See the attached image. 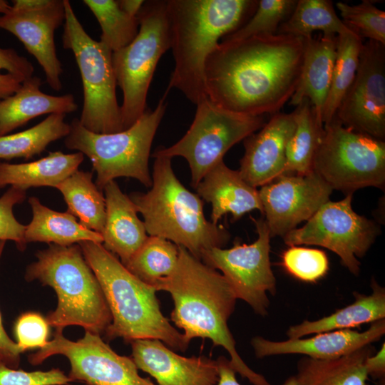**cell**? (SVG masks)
I'll return each mask as SVG.
<instances>
[{"mask_svg":"<svg viewBox=\"0 0 385 385\" xmlns=\"http://www.w3.org/2000/svg\"><path fill=\"white\" fill-rule=\"evenodd\" d=\"M78 245L101 284L111 314V323L104 332L106 340L120 337L130 343L153 339L173 351L188 349L189 343L183 334L163 314L153 287L130 272L102 244L83 241Z\"/></svg>","mask_w":385,"mask_h":385,"instance_id":"277c9868","label":"cell"},{"mask_svg":"<svg viewBox=\"0 0 385 385\" xmlns=\"http://www.w3.org/2000/svg\"><path fill=\"white\" fill-rule=\"evenodd\" d=\"M296 0H260L250 18L220 42L230 43L252 37L277 34L279 25L291 14Z\"/></svg>","mask_w":385,"mask_h":385,"instance_id":"d590c367","label":"cell"},{"mask_svg":"<svg viewBox=\"0 0 385 385\" xmlns=\"http://www.w3.org/2000/svg\"><path fill=\"white\" fill-rule=\"evenodd\" d=\"M342 22L351 31L367 41L385 45V12L371 1L363 0L356 5L337 2Z\"/></svg>","mask_w":385,"mask_h":385,"instance_id":"8d00e7d4","label":"cell"},{"mask_svg":"<svg viewBox=\"0 0 385 385\" xmlns=\"http://www.w3.org/2000/svg\"><path fill=\"white\" fill-rule=\"evenodd\" d=\"M253 220L257 240L251 244L235 242L229 249L214 247L203 252L200 260L219 270L230 285L237 299L247 303L255 314H268L270 299L274 296L276 279L270 259V235L265 219Z\"/></svg>","mask_w":385,"mask_h":385,"instance_id":"4fadbf2b","label":"cell"},{"mask_svg":"<svg viewBox=\"0 0 385 385\" xmlns=\"http://www.w3.org/2000/svg\"><path fill=\"white\" fill-rule=\"evenodd\" d=\"M342 125L385 139V45L363 43L356 76L335 113Z\"/></svg>","mask_w":385,"mask_h":385,"instance_id":"9a60e30c","label":"cell"},{"mask_svg":"<svg viewBox=\"0 0 385 385\" xmlns=\"http://www.w3.org/2000/svg\"><path fill=\"white\" fill-rule=\"evenodd\" d=\"M92 173L76 170L56 187L66 202L68 212L86 228L102 234L106 220L105 197L92 180Z\"/></svg>","mask_w":385,"mask_h":385,"instance_id":"f1b7e54d","label":"cell"},{"mask_svg":"<svg viewBox=\"0 0 385 385\" xmlns=\"http://www.w3.org/2000/svg\"><path fill=\"white\" fill-rule=\"evenodd\" d=\"M304 46L303 38L277 34L220 42L205 63L207 96L239 113H278L297 86Z\"/></svg>","mask_w":385,"mask_h":385,"instance_id":"6da1fadb","label":"cell"},{"mask_svg":"<svg viewBox=\"0 0 385 385\" xmlns=\"http://www.w3.org/2000/svg\"><path fill=\"white\" fill-rule=\"evenodd\" d=\"M130 344L137 368L158 385H216L218 381L217 360L180 356L158 339H137Z\"/></svg>","mask_w":385,"mask_h":385,"instance_id":"ac0fdd59","label":"cell"},{"mask_svg":"<svg viewBox=\"0 0 385 385\" xmlns=\"http://www.w3.org/2000/svg\"><path fill=\"white\" fill-rule=\"evenodd\" d=\"M295 128L292 113H276L267 123L244 140L240 175L251 186L262 187L282 175L288 140Z\"/></svg>","mask_w":385,"mask_h":385,"instance_id":"d6986e66","label":"cell"},{"mask_svg":"<svg viewBox=\"0 0 385 385\" xmlns=\"http://www.w3.org/2000/svg\"><path fill=\"white\" fill-rule=\"evenodd\" d=\"M65 116L52 113L30 128L0 136V160L30 159L45 150L51 143L66 138L70 123L65 121Z\"/></svg>","mask_w":385,"mask_h":385,"instance_id":"4dcf8cb0","label":"cell"},{"mask_svg":"<svg viewBox=\"0 0 385 385\" xmlns=\"http://www.w3.org/2000/svg\"><path fill=\"white\" fill-rule=\"evenodd\" d=\"M61 354L71 366V381L86 385H155L149 378L141 377L130 357L120 356L106 343L99 334L85 331L84 336L71 341L56 329L52 340L29 356L32 365H39L48 357Z\"/></svg>","mask_w":385,"mask_h":385,"instance_id":"5bb4252c","label":"cell"},{"mask_svg":"<svg viewBox=\"0 0 385 385\" xmlns=\"http://www.w3.org/2000/svg\"><path fill=\"white\" fill-rule=\"evenodd\" d=\"M24 81L11 73L0 74V101L15 93Z\"/></svg>","mask_w":385,"mask_h":385,"instance_id":"bcb514c9","label":"cell"},{"mask_svg":"<svg viewBox=\"0 0 385 385\" xmlns=\"http://www.w3.org/2000/svg\"><path fill=\"white\" fill-rule=\"evenodd\" d=\"M63 46L73 52L83 85V103L78 120L96 133L122 131L124 128L116 97L113 52L88 34L68 0H63Z\"/></svg>","mask_w":385,"mask_h":385,"instance_id":"ba28073f","label":"cell"},{"mask_svg":"<svg viewBox=\"0 0 385 385\" xmlns=\"http://www.w3.org/2000/svg\"><path fill=\"white\" fill-rule=\"evenodd\" d=\"M3 70L24 81L33 76L34 67L26 58L19 55L16 50L0 47V74Z\"/></svg>","mask_w":385,"mask_h":385,"instance_id":"b9f144b4","label":"cell"},{"mask_svg":"<svg viewBox=\"0 0 385 385\" xmlns=\"http://www.w3.org/2000/svg\"><path fill=\"white\" fill-rule=\"evenodd\" d=\"M26 197V190L16 187H9L0 197V241H12L20 251L26 250L27 245L24 238L26 225L16 220L14 207Z\"/></svg>","mask_w":385,"mask_h":385,"instance_id":"f35d334b","label":"cell"},{"mask_svg":"<svg viewBox=\"0 0 385 385\" xmlns=\"http://www.w3.org/2000/svg\"><path fill=\"white\" fill-rule=\"evenodd\" d=\"M14 334L16 343L24 352L30 349H41L48 342L49 324L40 314L25 312L16 320Z\"/></svg>","mask_w":385,"mask_h":385,"instance_id":"ab89813d","label":"cell"},{"mask_svg":"<svg viewBox=\"0 0 385 385\" xmlns=\"http://www.w3.org/2000/svg\"><path fill=\"white\" fill-rule=\"evenodd\" d=\"M137 18L138 33L125 47L112 53V63L123 93L120 106L124 130L147 109L148 89L162 56L171 39L166 0L145 1Z\"/></svg>","mask_w":385,"mask_h":385,"instance_id":"9c48e42d","label":"cell"},{"mask_svg":"<svg viewBox=\"0 0 385 385\" xmlns=\"http://www.w3.org/2000/svg\"><path fill=\"white\" fill-rule=\"evenodd\" d=\"M379 382L378 383L377 385H385V379H382V380H380L379 381Z\"/></svg>","mask_w":385,"mask_h":385,"instance_id":"681fc988","label":"cell"},{"mask_svg":"<svg viewBox=\"0 0 385 385\" xmlns=\"http://www.w3.org/2000/svg\"><path fill=\"white\" fill-rule=\"evenodd\" d=\"M174 58L166 93L175 88L192 103L207 96L205 63L221 39L255 12L254 0H166Z\"/></svg>","mask_w":385,"mask_h":385,"instance_id":"3957f363","label":"cell"},{"mask_svg":"<svg viewBox=\"0 0 385 385\" xmlns=\"http://www.w3.org/2000/svg\"><path fill=\"white\" fill-rule=\"evenodd\" d=\"M35 255L36 261L27 266L25 279L38 280L55 290L58 304L46 318L49 326L63 329L76 325L93 334L104 333L111 323V314L79 245H49Z\"/></svg>","mask_w":385,"mask_h":385,"instance_id":"8992f818","label":"cell"},{"mask_svg":"<svg viewBox=\"0 0 385 385\" xmlns=\"http://www.w3.org/2000/svg\"><path fill=\"white\" fill-rule=\"evenodd\" d=\"M351 31L337 14L330 0H298L290 16L282 22L277 34L303 38L313 36L314 31L336 35Z\"/></svg>","mask_w":385,"mask_h":385,"instance_id":"1f68e13d","label":"cell"},{"mask_svg":"<svg viewBox=\"0 0 385 385\" xmlns=\"http://www.w3.org/2000/svg\"><path fill=\"white\" fill-rule=\"evenodd\" d=\"M96 18L101 29L100 41L112 52L130 44L138 33L137 17L125 13L115 0H83Z\"/></svg>","mask_w":385,"mask_h":385,"instance_id":"e575fe53","label":"cell"},{"mask_svg":"<svg viewBox=\"0 0 385 385\" xmlns=\"http://www.w3.org/2000/svg\"><path fill=\"white\" fill-rule=\"evenodd\" d=\"M178 260L173 274L157 291L170 293L174 303L170 319L184 332L187 342L196 337L209 339L230 354L236 373L254 385H270L251 369L235 348V340L227 321L235 310L237 298L224 276L178 246Z\"/></svg>","mask_w":385,"mask_h":385,"instance_id":"7a4b0ae2","label":"cell"},{"mask_svg":"<svg viewBox=\"0 0 385 385\" xmlns=\"http://www.w3.org/2000/svg\"><path fill=\"white\" fill-rule=\"evenodd\" d=\"M369 294L354 292V301L329 316L317 320H304L290 326L286 334L289 339L340 329H352L364 324H372L385 318V289L371 279Z\"/></svg>","mask_w":385,"mask_h":385,"instance_id":"d4e9b609","label":"cell"},{"mask_svg":"<svg viewBox=\"0 0 385 385\" xmlns=\"http://www.w3.org/2000/svg\"><path fill=\"white\" fill-rule=\"evenodd\" d=\"M70 382L68 375L59 369L26 371L0 361V385H68Z\"/></svg>","mask_w":385,"mask_h":385,"instance_id":"60d3db41","label":"cell"},{"mask_svg":"<svg viewBox=\"0 0 385 385\" xmlns=\"http://www.w3.org/2000/svg\"><path fill=\"white\" fill-rule=\"evenodd\" d=\"M165 93L153 110L147 108L130 128L114 133H96L87 130L74 118L65 146L86 155L96 172V185L103 190L117 178L136 179L151 187L148 168L151 145L165 113Z\"/></svg>","mask_w":385,"mask_h":385,"instance_id":"52a82bcc","label":"cell"},{"mask_svg":"<svg viewBox=\"0 0 385 385\" xmlns=\"http://www.w3.org/2000/svg\"><path fill=\"white\" fill-rule=\"evenodd\" d=\"M219 379L216 385H241L236 379V372L230 359L225 356L217 358ZM282 385H300L295 375L288 377Z\"/></svg>","mask_w":385,"mask_h":385,"instance_id":"ee69618b","label":"cell"},{"mask_svg":"<svg viewBox=\"0 0 385 385\" xmlns=\"http://www.w3.org/2000/svg\"><path fill=\"white\" fill-rule=\"evenodd\" d=\"M195 189L200 197L211 203V222L215 225L228 213L233 221L255 210L263 215L259 190L245 182L238 170L228 168L223 160L205 174Z\"/></svg>","mask_w":385,"mask_h":385,"instance_id":"44dd1931","label":"cell"},{"mask_svg":"<svg viewBox=\"0 0 385 385\" xmlns=\"http://www.w3.org/2000/svg\"><path fill=\"white\" fill-rule=\"evenodd\" d=\"M11 5L7 1L0 0V14H4L9 11Z\"/></svg>","mask_w":385,"mask_h":385,"instance_id":"c3c4849f","label":"cell"},{"mask_svg":"<svg viewBox=\"0 0 385 385\" xmlns=\"http://www.w3.org/2000/svg\"><path fill=\"white\" fill-rule=\"evenodd\" d=\"M106 220L101 234L103 246L125 265L148 238L145 225L136 207L115 180L103 188Z\"/></svg>","mask_w":385,"mask_h":385,"instance_id":"603a6c76","label":"cell"},{"mask_svg":"<svg viewBox=\"0 0 385 385\" xmlns=\"http://www.w3.org/2000/svg\"><path fill=\"white\" fill-rule=\"evenodd\" d=\"M178 255V245L164 238L150 236L124 266L139 279L156 289L173 274Z\"/></svg>","mask_w":385,"mask_h":385,"instance_id":"836d02e7","label":"cell"},{"mask_svg":"<svg viewBox=\"0 0 385 385\" xmlns=\"http://www.w3.org/2000/svg\"><path fill=\"white\" fill-rule=\"evenodd\" d=\"M332 188L316 173L282 175L259 190L263 215L271 237H283L307 221L332 193Z\"/></svg>","mask_w":385,"mask_h":385,"instance_id":"2e32d148","label":"cell"},{"mask_svg":"<svg viewBox=\"0 0 385 385\" xmlns=\"http://www.w3.org/2000/svg\"><path fill=\"white\" fill-rule=\"evenodd\" d=\"M362 38L353 31L337 36V56L329 91L324 106L322 123L329 124L352 84L359 65Z\"/></svg>","mask_w":385,"mask_h":385,"instance_id":"d6a6232c","label":"cell"},{"mask_svg":"<svg viewBox=\"0 0 385 385\" xmlns=\"http://www.w3.org/2000/svg\"><path fill=\"white\" fill-rule=\"evenodd\" d=\"M353 195L339 201L329 200L302 227L283 237L289 246L307 245L327 248L337 254L352 274L360 273L361 258L381 230L376 222L357 214L352 208Z\"/></svg>","mask_w":385,"mask_h":385,"instance_id":"7c38bea8","label":"cell"},{"mask_svg":"<svg viewBox=\"0 0 385 385\" xmlns=\"http://www.w3.org/2000/svg\"><path fill=\"white\" fill-rule=\"evenodd\" d=\"M292 113L295 128L288 140L282 175H307L312 171L314 157L324 125L316 118L310 101L304 99Z\"/></svg>","mask_w":385,"mask_h":385,"instance_id":"f546056e","label":"cell"},{"mask_svg":"<svg viewBox=\"0 0 385 385\" xmlns=\"http://www.w3.org/2000/svg\"><path fill=\"white\" fill-rule=\"evenodd\" d=\"M5 244L6 241H0V260ZM23 352L17 343L14 342L6 332L0 312V361L11 368L18 369L21 354Z\"/></svg>","mask_w":385,"mask_h":385,"instance_id":"7bdbcfd3","label":"cell"},{"mask_svg":"<svg viewBox=\"0 0 385 385\" xmlns=\"http://www.w3.org/2000/svg\"><path fill=\"white\" fill-rule=\"evenodd\" d=\"M385 334V319L371 324L364 332L340 329L315 334L302 339L271 341L262 337L251 340L257 358L283 355L303 354L317 360H332L348 355L378 342Z\"/></svg>","mask_w":385,"mask_h":385,"instance_id":"ffe728a7","label":"cell"},{"mask_svg":"<svg viewBox=\"0 0 385 385\" xmlns=\"http://www.w3.org/2000/svg\"><path fill=\"white\" fill-rule=\"evenodd\" d=\"M41 79H25L13 95L0 101V136L9 134L29 120L44 114H67L76 111L78 105L73 94L53 96L40 89Z\"/></svg>","mask_w":385,"mask_h":385,"instance_id":"cb8c5ba5","label":"cell"},{"mask_svg":"<svg viewBox=\"0 0 385 385\" xmlns=\"http://www.w3.org/2000/svg\"><path fill=\"white\" fill-rule=\"evenodd\" d=\"M120 8L128 15L137 17L145 1L143 0H119L118 1Z\"/></svg>","mask_w":385,"mask_h":385,"instance_id":"7dc6e473","label":"cell"},{"mask_svg":"<svg viewBox=\"0 0 385 385\" xmlns=\"http://www.w3.org/2000/svg\"><path fill=\"white\" fill-rule=\"evenodd\" d=\"M65 20L63 0H48L33 10H14L0 15V29L14 35L34 56L55 91L62 88V63L57 56L55 31Z\"/></svg>","mask_w":385,"mask_h":385,"instance_id":"e0dca14e","label":"cell"},{"mask_svg":"<svg viewBox=\"0 0 385 385\" xmlns=\"http://www.w3.org/2000/svg\"><path fill=\"white\" fill-rule=\"evenodd\" d=\"M155 158L150 190L129 195L143 217L147 234L182 246L199 260L208 250L222 248L229 232L205 218L201 198L177 178L171 158Z\"/></svg>","mask_w":385,"mask_h":385,"instance_id":"5b68a950","label":"cell"},{"mask_svg":"<svg viewBox=\"0 0 385 385\" xmlns=\"http://www.w3.org/2000/svg\"><path fill=\"white\" fill-rule=\"evenodd\" d=\"M304 40L300 77L289 103L297 106L304 99H308L317 120L323 125V109L331 86L337 56V36L322 34L319 36H312Z\"/></svg>","mask_w":385,"mask_h":385,"instance_id":"7402d4cb","label":"cell"},{"mask_svg":"<svg viewBox=\"0 0 385 385\" xmlns=\"http://www.w3.org/2000/svg\"><path fill=\"white\" fill-rule=\"evenodd\" d=\"M194 119L183 137L170 147L158 148L152 156H180L188 163L191 186L196 188L205 174L223 160L235 144L259 130L264 115H251L225 109L208 96L196 104Z\"/></svg>","mask_w":385,"mask_h":385,"instance_id":"8fae6325","label":"cell"},{"mask_svg":"<svg viewBox=\"0 0 385 385\" xmlns=\"http://www.w3.org/2000/svg\"><path fill=\"white\" fill-rule=\"evenodd\" d=\"M373 352L368 345L335 359L304 358L297 364L295 376L300 385H366L364 362Z\"/></svg>","mask_w":385,"mask_h":385,"instance_id":"83f0119b","label":"cell"},{"mask_svg":"<svg viewBox=\"0 0 385 385\" xmlns=\"http://www.w3.org/2000/svg\"><path fill=\"white\" fill-rule=\"evenodd\" d=\"M32 219L26 225L24 238L29 242L70 246L83 241L103 243L101 234L91 230L68 212H59L43 205L36 197L29 198Z\"/></svg>","mask_w":385,"mask_h":385,"instance_id":"4316f807","label":"cell"},{"mask_svg":"<svg viewBox=\"0 0 385 385\" xmlns=\"http://www.w3.org/2000/svg\"><path fill=\"white\" fill-rule=\"evenodd\" d=\"M282 265L296 279L316 282L327 273L329 260L321 250L293 245L282 253Z\"/></svg>","mask_w":385,"mask_h":385,"instance_id":"74e56055","label":"cell"},{"mask_svg":"<svg viewBox=\"0 0 385 385\" xmlns=\"http://www.w3.org/2000/svg\"><path fill=\"white\" fill-rule=\"evenodd\" d=\"M83 160L80 152L65 154L57 150L29 163L0 162V188L10 186L27 190L30 188H56L78 170Z\"/></svg>","mask_w":385,"mask_h":385,"instance_id":"484cf974","label":"cell"},{"mask_svg":"<svg viewBox=\"0 0 385 385\" xmlns=\"http://www.w3.org/2000/svg\"><path fill=\"white\" fill-rule=\"evenodd\" d=\"M368 377L374 380L385 379V343L383 342L380 349L375 354L369 356L364 362Z\"/></svg>","mask_w":385,"mask_h":385,"instance_id":"f6af8a7d","label":"cell"},{"mask_svg":"<svg viewBox=\"0 0 385 385\" xmlns=\"http://www.w3.org/2000/svg\"><path fill=\"white\" fill-rule=\"evenodd\" d=\"M312 171L345 195L385 186V142L342 125L336 118L324 126Z\"/></svg>","mask_w":385,"mask_h":385,"instance_id":"30bf717a","label":"cell"}]
</instances>
